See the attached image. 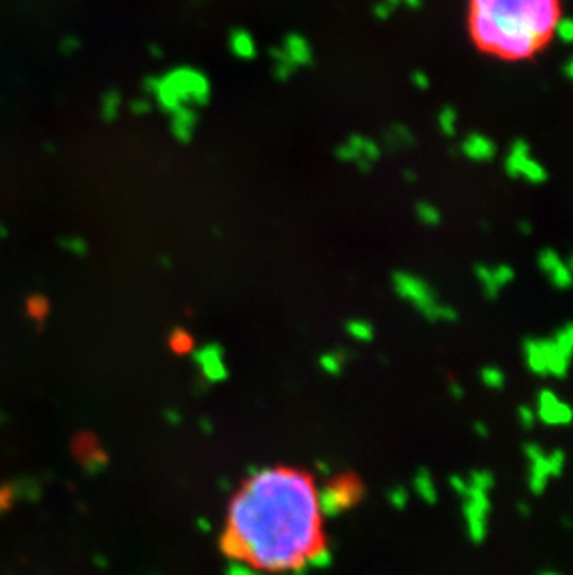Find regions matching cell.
Masks as SVG:
<instances>
[{
	"label": "cell",
	"mask_w": 573,
	"mask_h": 575,
	"mask_svg": "<svg viewBox=\"0 0 573 575\" xmlns=\"http://www.w3.org/2000/svg\"><path fill=\"white\" fill-rule=\"evenodd\" d=\"M518 421L519 425L523 426V428H527V431H531L534 425H536V411H534V408H531V406H519L518 408Z\"/></svg>",
	"instance_id": "27"
},
{
	"label": "cell",
	"mask_w": 573,
	"mask_h": 575,
	"mask_svg": "<svg viewBox=\"0 0 573 575\" xmlns=\"http://www.w3.org/2000/svg\"><path fill=\"white\" fill-rule=\"evenodd\" d=\"M473 431L475 434L479 435V438H488L489 435V428L486 423H482V421H479V423H475L473 425Z\"/></svg>",
	"instance_id": "38"
},
{
	"label": "cell",
	"mask_w": 573,
	"mask_h": 575,
	"mask_svg": "<svg viewBox=\"0 0 573 575\" xmlns=\"http://www.w3.org/2000/svg\"><path fill=\"white\" fill-rule=\"evenodd\" d=\"M231 55L239 60H254L257 56V45H255L254 35L249 34L244 28H234L229 32V40H227Z\"/></svg>",
	"instance_id": "17"
},
{
	"label": "cell",
	"mask_w": 573,
	"mask_h": 575,
	"mask_svg": "<svg viewBox=\"0 0 573 575\" xmlns=\"http://www.w3.org/2000/svg\"><path fill=\"white\" fill-rule=\"evenodd\" d=\"M553 35L562 45H573V17H558L553 26Z\"/></svg>",
	"instance_id": "25"
},
{
	"label": "cell",
	"mask_w": 573,
	"mask_h": 575,
	"mask_svg": "<svg viewBox=\"0 0 573 575\" xmlns=\"http://www.w3.org/2000/svg\"><path fill=\"white\" fill-rule=\"evenodd\" d=\"M13 499H16V490H13V488H10V486L0 488V512H4L6 508H10Z\"/></svg>",
	"instance_id": "33"
},
{
	"label": "cell",
	"mask_w": 573,
	"mask_h": 575,
	"mask_svg": "<svg viewBox=\"0 0 573 575\" xmlns=\"http://www.w3.org/2000/svg\"><path fill=\"white\" fill-rule=\"evenodd\" d=\"M322 512L307 471L287 465L257 471L231 499L222 550L254 570L298 571L324 555Z\"/></svg>",
	"instance_id": "1"
},
{
	"label": "cell",
	"mask_w": 573,
	"mask_h": 575,
	"mask_svg": "<svg viewBox=\"0 0 573 575\" xmlns=\"http://www.w3.org/2000/svg\"><path fill=\"white\" fill-rule=\"evenodd\" d=\"M523 361L527 369L540 378H564L572 367L573 354L555 337H531L523 341Z\"/></svg>",
	"instance_id": "5"
},
{
	"label": "cell",
	"mask_w": 573,
	"mask_h": 575,
	"mask_svg": "<svg viewBox=\"0 0 573 575\" xmlns=\"http://www.w3.org/2000/svg\"><path fill=\"white\" fill-rule=\"evenodd\" d=\"M384 2H387V4L391 6V8H393V10H395V8H397V6H400V4H402V0H384Z\"/></svg>",
	"instance_id": "45"
},
{
	"label": "cell",
	"mask_w": 573,
	"mask_h": 575,
	"mask_svg": "<svg viewBox=\"0 0 573 575\" xmlns=\"http://www.w3.org/2000/svg\"><path fill=\"white\" fill-rule=\"evenodd\" d=\"M449 486L456 496L464 497V494L469 488V482L467 479H464V475H458V473H456V475L449 477Z\"/></svg>",
	"instance_id": "30"
},
{
	"label": "cell",
	"mask_w": 573,
	"mask_h": 575,
	"mask_svg": "<svg viewBox=\"0 0 573 575\" xmlns=\"http://www.w3.org/2000/svg\"><path fill=\"white\" fill-rule=\"evenodd\" d=\"M475 278L482 287L484 296L488 300H495L499 292L512 283L514 278H516V271H514V266L506 265V263L495 266L477 265L475 266Z\"/></svg>",
	"instance_id": "12"
},
{
	"label": "cell",
	"mask_w": 573,
	"mask_h": 575,
	"mask_svg": "<svg viewBox=\"0 0 573 575\" xmlns=\"http://www.w3.org/2000/svg\"><path fill=\"white\" fill-rule=\"evenodd\" d=\"M553 337L564 346V348H566V351H569L573 354V324L562 326Z\"/></svg>",
	"instance_id": "28"
},
{
	"label": "cell",
	"mask_w": 573,
	"mask_h": 575,
	"mask_svg": "<svg viewBox=\"0 0 573 575\" xmlns=\"http://www.w3.org/2000/svg\"><path fill=\"white\" fill-rule=\"evenodd\" d=\"M171 346L177 352H186L192 346V339L186 336L185 331H175L174 337H171Z\"/></svg>",
	"instance_id": "31"
},
{
	"label": "cell",
	"mask_w": 573,
	"mask_h": 575,
	"mask_svg": "<svg viewBox=\"0 0 573 575\" xmlns=\"http://www.w3.org/2000/svg\"><path fill=\"white\" fill-rule=\"evenodd\" d=\"M519 229H521V233H523V235H531V231H533V227H531V224H528L527 220H521L519 222Z\"/></svg>",
	"instance_id": "41"
},
{
	"label": "cell",
	"mask_w": 573,
	"mask_h": 575,
	"mask_svg": "<svg viewBox=\"0 0 573 575\" xmlns=\"http://www.w3.org/2000/svg\"><path fill=\"white\" fill-rule=\"evenodd\" d=\"M412 84H414V88H417V90L421 91L429 90L430 76L426 75L424 71H414V73H412Z\"/></svg>",
	"instance_id": "34"
},
{
	"label": "cell",
	"mask_w": 573,
	"mask_h": 575,
	"mask_svg": "<svg viewBox=\"0 0 573 575\" xmlns=\"http://www.w3.org/2000/svg\"><path fill=\"white\" fill-rule=\"evenodd\" d=\"M414 490L417 491V496L426 503V505H436L438 501V488H436L434 477L426 469L417 471V475L414 479Z\"/></svg>",
	"instance_id": "19"
},
{
	"label": "cell",
	"mask_w": 573,
	"mask_h": 575,
	"mask_svg": "<svg viewBox=\"0 0 573 575\" xmlns=\"http://www.w3.org/2000/svg\"><path fill=\"white\" fill-rule=\"evenodd\" d=\"M480 382L484 384V387L499 391L503 389L504 384H506V376H504V372L499 367L488 365L480 369Z\"/></svg>",
	"instance_id": "22"
},
{
	"label": "cell",
	"mask_w": 573,
	"mask_h": 575,
	"mask_svg": "<svg viewBox=\"0 0 573 575\" xmlns=\"http://www.w3.org/2000/svg\"><path fill=\"white\" fill-rule=\"evenodd\" d=\"M393 8H391V6L387 4V2H384V0H380V2H376V4H374V8H373V13H374V17H376V19H380V21H387L389 17L393 16Z\"/></svg>",
	"instance_id": "32"
},
{
	"label": "cell",
	"mask_w": 573,
	"mask_h": 575,
	"mask_svg": "<svg viewBox=\"0 0 573 575\" xmlns=\"http://www.w3.org/2000/svg\"><path fill=\"white\" fill-rule=\"evenodd\" d=\"M438 127L441 135L453 138L456 135V127H458V114L453 106H443L438 114Z\"/></svg>",
	"instance_id": "23"
},
{
	"label": "cell",
	"mask_w": 573,
	"mask_h": 575,
	"mask_svg": "<svg viewBox=\"0 0 573 575\" xmlns=\"http://www.w3.org/2000/svg\"><path fill=\"white\" fill-rule=\"evenodd\" d=\"M361 497V484L354 477L344 475L329 482L326 496H320L322 508L329 512H341L356 505Z\"/></svg>",
	"instance_id": "11"
},
{
	"label": "cell",
	"mask_w": 573,
	"mask_h": 575,
	"mask_svg": "<svg viewBox=\"0 0 573 575\" xmlns=\"http://www.w3.org/2000/svg\"><path fill=\"white\" fill-rule=\"evenodd\" d=\"M564 75L568 76V79L573 82V58H569V60L564 64Z\"/></svg>",
	"instance_id": "39"
},
{
	"label": "cell",
	"mask_w": 573,
	"mask_h": 575,
	"mask_svg": "<svg viewBox=\"0 0 573 575\" xmlns=\"http://www.w3.org/2000/svg\"><path fill=\"white\" fill-rule=\"evenodd\" d=\"M391 501H393L395 506H399V508H402V506H406V501H408V494H406V490H402V488H399V490L393 491V496H391Z\"/></svg>",
	"instance_id": "36"
},
{
	"label": "cell",
	"mask_w": 573,
	"mask_h": 575,
	"mask_svg": "<svg viewBox=\"0 0 573 575\" xmlns=\"http://www.w3.org/2000/svg\"><path fill=\"white\" fill-rule=\"evenodd\" d=\"M67 248H69L73 254H79V256H82V254H86V248H88V246H86V242L82 239H76V237H73V239L67 242Z\"/></svg>",
	"instance_id": "35"
},
{
	"label": "cell",
	"mask_w": 573,
	"mask_h": 575,
	"mask_svg": "<svg viewBox=\"0 0 573 575\" xmlns=\"http://www.w3.org/2000/svg\"><path fill=\"white\" fill-rule=\"evenodd\" d=\"M272 62H274V76L278 80H287L293 76V73H295V65L290 64L289 60H287V56L283 55V50L279 49V47H276V49H272Z\"/></svg>",
	"instance_id": "24"
},
{
	"label": "cell",
	"mask_w": 573,
	"mask_h": 575,
	"mask_svg": "<svg viewBox=\"0 0 573 575\" xmlns=\"http://www.w3.org/2000/svg\"><path fill=\"white\" fill-rule=\"evenodd\" d=\"M536 419L545 426H568L573 423V406L553 389H540L536 395Z\"/></svg>",
	"instance_id": "10"
},
{
	"label": "cell",
	"mask_w": 573,
	"mask_h": 575,
	"mask_svg": "<svg viewBox=\"0 0 573 575\" xmlns=\"http://www.w3.org/2000/svg\"><path fill=\"white\" fill-rule=\"evenodd\" d=\"M279 49L283 50L287 60L295 67H305L313 62V49H311L310 41L302 34H289L281 41Z\"/></svg>",
	"instance_id": "16"
},
{
	"label": "cell",
	"mask_w": 573,
	"mask_h": 575,
	"mask_svg": "<svg viewBox=\"0 0 573 575\" xmlns=\"http://www.w3.org/2000/svg\"><path fill=\"white\" fill-rule=\"evenodd\" d=\"M402 4H406L408 8L415 10V8H419V6H421V0H402Z\"/></svg>",
	"instance_id": "42"
},
{
	"label": "cell",
	"mask_w": 573,
	"mask_h": 575,
	"mask_svg": "<svg viewBox=\"0 0 573 575\" xmlns=\"http://www.w3.org/2000/svg\"><path fill=\"white\" fill-rule=\"evenodd\" d=\"M460 151L465 159L473 160V162H489L494 160L497 155V145L489 136L482 135V132H469L465 136L462 144H460Z\"/></svg>",
	"instance_id": "14"
},
{
	"label": "cell",
	"mask_w": 573,
	"mask_h": 575,
	"mask_svg": "<svg viewBox=\"0 0 573 575\" xmlns=\"http://www.w3.org/2000/svg\"><path fill=\"white\" fill-rule=\"evenodd\" d=\"M402 177L406 183H415V181H417V173H415L414 170H404Z\"/></svg>",
	"instance_id": "40"
},
{
	"label": "cell",
	"mask_w": 573,
	"mask_h": 575,
	"mask_svg": "<svg viewBox=\"0 0 573 575\" xmlns=\"http://www.w3.org/2000/svg\"><path fill=\"white\" fill-rule=\"evenodd\" d=\"M489 512H492L489 491L473 484V482H469L467 491L462 497V516H464L469 540L475 542V544H482L486 540Z\"/></svg>",
	"instance_id": "7"
},
{
	"label": "cell",
	"mask_w": 573,
	"mask_h": 575,
	"mask_svg": "<svg viewBox=\"0 0 573 575\" xmlns=\"http://www.w3.org/2000/svg\"><path fill=\"white\" fill-rule=\"evenodd\" d=\"M519 512H521V514H525V516L531 514V508H528L527 503H519Z\"/></svg>",
	"instance_id": "43"
},
{
	"label": "cell",
	"mask_w": 573,
	"mask_h": 575,
	"mask_svg": "<svg viewBox=\"0 0 573 575\" xmlns=\"http://www.w3.org/2000/svg\"><path fill=\"white\" fill-rule=\"evenodd\" d=\"M195 125H198V114L190 106H179L170 114L171 135L181 144H188L194 138Z\"/></svg>",
	"instance_id": "15"
},
{
	"label": "cell",
	"mask_w": 573,
	"mask_h": 575,
	"mask_svg": "<svg viewBox=\"0 0 573 575\" xmlns=\"http://www.w3.org/2000/svg\"><path fill=\"white\" fill-rule=\"evenodd\" d=\"M121 103H123V99H121L120 91L118 90L105 91L103 97H101V103H99V112H101V118H103V121H106V123L114 121L115 118L120 115Z\"/></svg>",
	"instance_id": "20"
},
{
	"label": "cell",
	"mask_w": 573,
	"mask_h": 575,
	"mask_svg": "<svg viewBox=\"0 0 573 575\" xmlns=\"http://www.w3.org/2000/svg\"><path fill=\"white\" fill-rule=\"evenodd\" d=\"M558 17V0H469L471 38L503 60L533 58L553 38Z\"/></svg>",
	"instance_id": "2"
},
{
	"label": "cell",
	"mask_w": 573,
	"mask_h": 575,
	"mask_svg": "<svg viewBox=\"0 0 573 575\" xmlns=\"http://www.w3.org/2000/svg\"><path fill=\"white\" fill-rule=\"evenodd\" d=\"M449 395L453 397L454 400H462V399H464V395H465V391H464V387H462V385L458 384V382H450Z\"/></svg>",
	"instance_id": "37"
},
{
	"label": "cell",
	"mask_w": 573,
	"mask_h": 575,
	"mask_svg": "<svg viewBox=\"0 0 573 575\" xmlns=\"http://www.w3.org/2000/svg\"><path fill=\"white\" fill-rule=\"evenodd\" d=\"M504 171L512 179H523L528 185H542L549 177L542 162L531 155V147L525 140H514L510 151L504 159Z\"/></svg>",
	"instance_id": "8"
},
{
	"label": "cell",
	"mask_w": 573,
	"mask_h": 575,
	"mask_svg": "<svg viewBox=\"0 0 573 575\" xmlns=\"http://www.w3.org/2000/svg\"><path fill=\"white\" fill-rule=\"evenodd\" d=\"M538 268L545 274L549 283L558 290H568L573 287V272L569 265L557 251L545 248L538 254Z\"/></svg>",
	"instance_id": "13"
},
{
	"label": "cell",
	"mask_w": 573,
	"mask_h": 575,
	"mask_svg": "<svg viewBox=\"0 0 573 575\" xmlns=\"http://www.w3.org/2000/svg\"><path fill=\"white\" fill-rule=\"evenodd\" d=\"M523 455L528 464V488L534 496H542L548 482L551 479L562 475L566 467V455L562 449H553L545 452L538 443H527L523 445Z\"/></svg>",
	"instance_id": "6"
},
{
	"label": "cell",
	"mask_w": 573,
	"mask_h": 575,
	"mask_svg": "<svg viewBox=\"0 0 573 575\" xmlns=\"http://www.w3.org/2000/svg\"><path fill=\"white\" fill-rule=\"evenodd\" d=\"M151 108H153V101L149 97H142V99H135L130 103V112L135 115L149 114Z\"/></svg>",
	"instance_id": "29"
},
{
	"label": "cell",
	"mask_w": 573,
	"mask_h": 575,
	"mask_svg": "<svg viewBox=\"0 0 573 575\" xmlns=\"http://www.w3.org/2000/svg\"><path fill=\"white\" fill-rule=\"evenodd\" d=\"M149 50L153 52V55H155V58H160V56H162V50H160L157 45H151Z\"/></svg>",
	"instance_id": "44"
},
{
	"label": "cell",
	"mask_w": 573,
	"mask_h": 575,
	"mask_svg": "<svg viewBox=\"0 0 573 575\" xmlns=\"http://www.w3.org/2000/svg\"><path fill=\"white\" fill-rule=\"evenodd\" d=\"M395 292L412 304L415 309L429 320H441V322H454L458 319V313L450 305H445L438 300L436 290L415 274L409 272H395L393 274Z\"/></svg>",
	"instance_id": "4"
},
{
	"label": "cell",
	"mask_w": 573,
	"mask_h": 575,
	"mask_svg": "<svg viewBox=\"0 0 573 575\" xmlns=\"http://www.w3.org/2000/svg\"><path fill=\"white\" fill-rule=\"evenodd\" d=\"M568 265H569V268H572V272H573V256H572V259L568 261Z\"/></svg>",
	"instance_id": "47"
},
{
	"label": "cell",
	"mask_w": 573,
	"mask_h": 575,
	"mask_svg": "<svg viewBox=\"0 0 573 575\" xmlns=\"http://www.w3.org/2000/svg\"><path fill=\"white\" fill-rule=\"evenodd\" d=\"M415 216L417 220L421 222L426 227H436L441 222V212H439L438 207L434 203H429V201H419L415 205Z\"/></svg>",
	"instance_id": "21"
},
{
	"label": "cell",
	"mask_w": 573,
	"mask_h": 575,
	"mask_svg": "<svg viewBox=\"0 0 573 575\" xmlns=\"http://www.w3.org/2000/svg\"><path fill=\"white\" fill-rule=\"evenodd\" d=\"M384 144L391 149H408V147L415 145V136L412 135V130L408 127L395 123L385 130Z\"/></svg>",
	"instance_id": "18"
},
{
	"label": "cell",
	"mask_w": 573,
	"mask_h": 575,
	"mask_svg": "<svg viewBox=\"0 0 573 575\" xmlns=\"http://www.w3.org/2000/svg\"><path fill=\"white\" fill-rule=\"evenodd\" d=\"M335 156L344 164L356 166L359 171H370L382 156V147L363 135H350L337 145Z\"/></svg>",
	"instance_id": "9"
},
{
	"label": "cell",
	"mask_w": 573,
	"mask_h": 575,
	"mask_svg": "<svg viewBox=\"0 0 573 575\" xmlns=\"http://www.w3.org/2000/svg\"><path fill=\"white\" fill-rule=\"evenodd\" d=\"M540 575H562V574H558V571H553V570H548V571H542Z\"/></svg>",
	"instance_id": "46"
},
{
	"label": "cell",
	"mask_w": 573,
	"mask_h": 575,
	"mask_svg": "<svg viewBox=\"0 0 573 575\" xmlns=\"http://www.w3.org/2000/svg\"><path fill=\"white\" fill-rule=\"evenodd\" d=\"M144 90L162 112L171 114L179 106H205L210 101V82L200 69L183 65L162 76H147Z\"/></svg>",
	"instance_id": "3"
},
{
	"label": "cell",
	"mask_w": 573,
	"mask_h": 575,
	"mask_svg": "<svg viewBox=\"0 0 573 575\" xmlns=\"http://www.w3.org/2000/svg\"><path fill=\"white\" fill-rule=\"evenodd\" d=\"M346 330H348V334L354 339L365 341V343L374 337V328L369 322H365V320H350L348 324H346Z\"/></svg>",
	"instance_id": "26"
}]
</instances>
